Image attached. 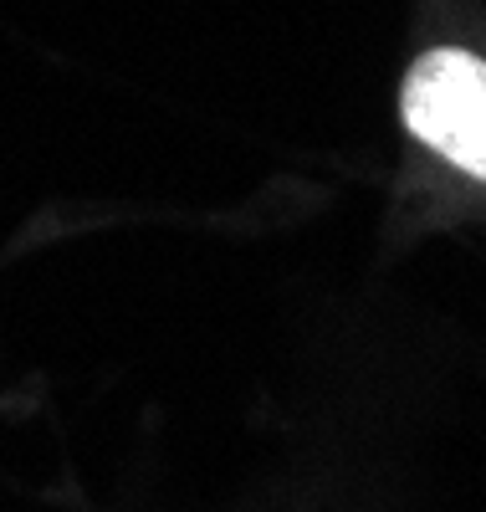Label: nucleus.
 <instances>
[{
  "mask_svg": "<svg viewBox=\"0 0 486 512\" xmlns=\"http://www.w3.org/2000/svg\"><path fill=\"white\" fill-rule=\"evenodd\" d=\"M405 128L486 185V57L466 47H430L410 62L400 88Z\"/></svg>",
  "mask_w": 486,
  "mask_h": 512,
  "instance_id": "nucleus-1",
  "label": "nucleus"
}]
</instances>
